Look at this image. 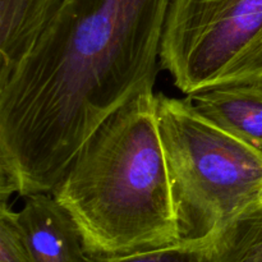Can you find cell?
Masks as SVG:
<instances>
[{
  "instance_id": "obj_1",
  "label": "cell",
  "mask_w": 262,
  "mask_h": 262,
  "mask_svg": "<svg viewBox=\"0 0 262 262\" xmlns=\"http://www.w3.org/2000/svg\"><path fill=\"white\" fill-rule=\"evenodd\" d=\"M170 0H68L0 84V193L51 192L87 138L155 84Z\"/></svg>"
},
{
  "instance_id": "obj_2",
  "label": "cell",
  "mask_w": 262,
  "mask_h": 262,
  "mask_svg": "<svg viewBox=\"0 0 262 262\" xmlns=\"http://www.w3.org/2000/svg\"><path fill=\"white\" fill-rule=\"evenodd\" d=\"M51 194L77 223L92 257L181 243L154 83L87 138Z\"/></svg>"
},
{
  "instance_id": "obj_3",
  "label": "cell",
  "mask_w": 262,
  "mask_h": 262,
  "mask_svg": "<svg viewBox=\"0 0 262 262\" xmlns=\"http://www.w3.org/2000/svg\"><path fill=\"white\" fill-rule=\"evenodd\" d=\"M179 242L210 245L262 199V151L215 124L191 99L156 95Z\"/></svg>"
},
{
  "instance_id": "obj_4",
  "label": "cell",
  "mask_w": 262,
  "mask_h": 262,
  "mask_svg": "<svg viewBox=\"0 0 262 262\" xmlns=\"http://www.w3.org/2000/svg\"><path fill=\"white\" fill-rule=\"evenodd\" d=\"M160 64L188 96L262 82V0H170Z\"/></svg>"
},
{
  "instance_id": "obj_5",
  "label": "cell",
  "mask_w": 262,
  "mask_h": 262,
  "mask_svg": "<svg viewBox=\"0 0 262 262\" xmlns=\"http://www.w3.org/2000/svg\"><path fill=\"white\" fill-rule=\"evenodd\" d=\"M26 197L18 219L33 262H92L78 225L51 192Z\"/></svg>"
},
{
  "instance_id": "obj_6",
  "label": "cell",
  "mask_w": 262,
  "mask_h": 262,
  "mask_svg": "<svg viewBox=\"0 0 262 262\" xmlns=\"http://www.w3.org/2000/svg\"><path fill=\"white\" fill-rule=\"evenodd\" d=\"M188 97L211 122L262 151V82L223 84Z\"/></svg>"
},
{
  "instance_id": "obj_7",
  "label": "cell",
  "mask_w": 262,
  "mask_h": 262,
  "mask_svg": "<svg viewBox=\"0 0 262 262\" xmlns=\"http://www.w3.org/2000/svg\"><path fill=\"white\" fill-rule=\"evenodd\" d=\"M68 0H0V84L4 83Z\"/></svg>"
},
{
  "instance_id": "obj_8",
  "label": "cell",
  "mask_w": 262,
  "mask_h": 262,
  "mask_svg": "<svg viewBox=\"0 0 262 262\" xmlns=\"http://www.w3.org/2000/svg\"><path fill=\"white\" fill-rule=\"evenodd\" d=\"M209 251L211 262H262V199L229 220Z\"/></svg>"
},
{
  "instance_id": "obj_9",
  "label": "cell",
  "mask_w": 262,
  "mask_h": 262,
  "mask_svg": "<svg viewBox=\"0 0 262 262\" xmlns=\"http://www.w3.org/2000/svg\"><path fill=\"white\" fill-rule=\"evenodd\" d=\"M92 262H211L209 245H178L110 257H94Z\"/></svg>"
},
{
  "instance_id": "obj_10",
  "label": "cell",
  "mask_w": 262,
  "mask_h": 262,
  "mask_svg": "<svg viewBox=\"0 0 262 262\" xmlns=\"http://www.w3.org/2000/svg\"><path fill=\"white\" fill-rule=\"evenodd\" d=\"M7 200L2 197L0 207V262H33L18 212Z\"/></svg>"
}]
</instances>
